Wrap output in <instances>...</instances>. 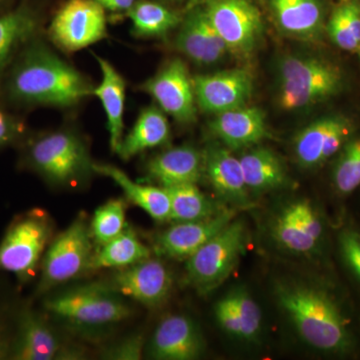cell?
<instances>
[{"label":"cell","mask_w":360,"mask_h":360,"mask_svg":"<svg viewBox=\"0 0 360 360\" xmlns=\"http://www.w3.org/2000/svg\"><path fill=\"white\" fill-rule=\"evenodd\" d=\"M276 297L298 336L319 352L345 354L354 347L350 322L328 291L298 281L279 283Z\"/></svg>","instance_id":"6da1fadb"},{"label":"cell","mask_w":360,"mask_h":360,"mask_svg":"<svg viewBox=\"0 0 360 360\" xmlns=\"http://www.w3.org/2000/svg\"><path fill=\"white\" fill-rule=\"evenodd\" d=\"M94 87L77 70L41 44H33L21 54L8 80L11 97L21 103L71 108Z\"/></svg>","instance_id":"7a4b0ae2"},{"label":"cell","mask_w":360,"mask_h":360,"mask_svg":"<svg viewBox=\"0 0 360 360\" xmlns=\"http://www.w3.org/2000/svg\"><path fill=\"white\" fill-rule=\"evenodd\" d=\"M345 77L333 61L288 54L276 66V101L286 111H300L328 101L342 91Z\"/></svg>","instance_id":"3957f363"},{"label":"cell","mask_w":360,"mask_h":360,"mask_svg":"<svg viewBox=\"0 0 360 360\" xmlns=\"http://www.w3.org/2000/svg\"><path fill=\"white\" fill-rule=\"evenodd\" d=\"M44 309L59 321L77 328H99L129 319L131 307L108 284L75 286L51 296Z\"/></svg>","instance_id":"277c9868"},{"label":"cell","mask_w":360,"mask_h":360,"mask_svg":"<svg viewBox=\"0 0 360 360\" xmlns=\"http://www.w3.org/2000/svg\"><path fill=\"white\" fill-rule=\"evenodd\" d=\"M30 167L56 186H71L94 172V161L84 139L70 130L40 135L30 143Z\"/></svg>","instance_id":"5b68a950"},{"label":"cell","mask_w":360,"mask_h":360,"mask_svg":"<svg viewBox=\"0 0 360 360\" xmlns=\"http://www.w3.org/2000/svg\"><path fill=\"white\" fill-rule=\"evenodd\" d=\"M248 243L245 224L240 220L231 221L187 258V283L200 295H206L219 288L238 266Z\"/></svg>","instance_id":"8992f818"},{"label":"cell","mask_w":360,"mask_h":360,"mask_svg":"<svg viewBox=\"0 0 360 360\" xmlns=\"http://www.w3.org/2000/svg\"><path fill=\"white\" fill-rule=\"evenodd\" d=\"M94 245L89 224L79 215L45 250L37 295H45L90 270Z\"/></svg>","instance_id":"52a82bcc"},{"label":"cell","mask_w":360,"mask_h":360,"mask_svg":"<svg viewBox=\"0 0 360 360\" xmlns=\"http://www.w3.org/2000/svg\"><path fill=\"white\" fill-rule=\"evenodd\" d=\"M53 225L47 213L37 210L11 224L0 243V270L26 281L37 271L51 241Z\"/></svg>","instance_id":"ba28073f"},{"label":"cell","mask_w":360,"mask_h":360,"mask_svg":"<svg viewBox=\"0 0 360 360\" xmlns=\"http://www.w3.org/2000/svg\"><path fill=\"white\" fill-rule=\"evenodd\" d=\"M208 20L224 40L229 52L248 56L264 34L262 13L250 0H210Z\"/></svg>","instance_id":"9c48e42d"},{"label":"cell","mask_w":360,"mask_h":360,"mask_svg":"<svg viewBox=\"0 0 360 360\" xmlns=\"http://www.w3.org/2000/svg\"><path fill=\"white\" fill-rule=\"evenodd\" d=\"M49 34L63 51H82L108 35L105 11L94 0H68L52 18Z\"/></svg>","instance_id":"30bf717a"},{"label":"cell","mask_w":360,"mask_h":360,"mask_svg":"<svg viewBox=\"0 0 360 360\" xmlns=\"http://www.w3.org/2000/svg\"><path fill=\"white\" fill-rule=\"evenodd\" d=\"M270 231L281 250L296 255H309L321 246L324 226L315 206L302 198L286 203L276 212Z\"/></svg>","instance_id":"8fae6325"},{"label":"cell","mask_w":360,"mask_h":360,"mask_svg":"<svg viewBox=\"0 0 360 360\" xmlns=\"http://www.w3.org/2000/svg\"><path fill=\"white\" fill-rule=\"evenodd\" d=\"M141 89L153 97L161 110L180 124H191L196 120L193 78L181 59L167 61Z\"/></svg>","instance_id":"7c38bea8"},{"label":"cell","mask_w":360,"mask_h":360,"mask_svg":"<svg viewBox=\"0 0 360 360\" xmlns=\"http://www.w3.org/2000/svg\"><path fill=\"white\" fill-rule=\"evenodd\" d=\"M354 125L342 115L317 118L295 137V153L297 162L304 168L321 167L338 155L354 136Z\"/></svg>","instance_id":"4fadbf2b"},{"label":"cell","mask_w":360,"mask_h":360,"mask_svg":"<svg viewBox=\"0 0 360 360\" xmlns=\"http://www.w3.org/2000/svg\"><path fill=\"white\" fill-rule=\"evenodd\" d=\"M196 105L215 115L248 105L252 96L253 77L245 70L217 71L193 77Z\"/></svg>","instance_id":"5bb4252c"},{"label":"cell","mask_w":360,"mask_h":360,"mask_svg":"<svg viewBox=\"0 0 360 360\" xmlns=\"http://www.w3.org/2000/svg\"><path fill=\"white\" fill-rule=\"evenodd\" d=\"M110 285L123 297L155 309L167 302L172 290V277L162 262L150 257L120 269Z\"/></svg>","instance_id":"9a60e30c"},{"label":"cell","mask_w":360,"mask_h":360,"mask_svg":"<svg viewBox=\"0 0 360 360\" xmlns=\"http://www.w3.org/2000/svg\"><path fill=\"white\" fill-rule=\"evenodd\" d=\"M205 341L193 319L182 314L163 319L146 345L149 359L158 360H193L200 359Z\"/></svg>","instance_id":"2e32d148"},{"label":"cell","mask_w":360,"mask_h":360,"mask_svg":"<svg viewBox=\"0 0 360 360\" xmlns=\"http://www.w3.org/2000/svg\"><path fill=\"white\" fill-rule=\"evenodd\" d=\"M233 217V210H224L208 219L175 222L156 238L155 250L158 255L186 260L231 224Z\"/></svg>","instance_id":"e0dca14e"},{"label":"cell","mask_w":360,"mask_h":360,"mask_svg":"<svg viewBox=\"0 0 360 360\" xmlns=\"http://www.w3.org/2000/svg\"><path fill=\"white\" fill-rule=\"evenodd\" d=\"M174 44L177 51L198 65H217L229 53L205 8H193L181 20Z\"/></svg>","instance_id":"ac0fdd59"},{"label":"cell","mask_w":360,"mask_h":360,"mask_svg":"<svg viewBox=\"0 0 360 360\" xmlns=\"http://www.w3.org/2000/svg\"><path fill=\"white\" fill-rule=\"evenodd\" d=\"M210 129L231 150L252 148L269 135L266 116L257 106L219 113L210 120Z\"/></svg>","instance_id":"d6986e66"},{"label":"cell","mask_w":360,"mask_h":360,"mask_svg":"<svg viewBox=\"0 0 360 360\" xmlns=\"http://www.w3.org/2000/svg\"><path fill=\"white\" fill-rule=\"evenodd\" d=\"M205 174L220 198L236 206L250 205L239 158L226 146H212L203 153Z\"/></svg>","instance_id":"ffe728a7"},{"label":"cell","mask_w":360,"mask_h":360,"mask_svg":"<svg viewBox=\"0 0 360 360\" xmlns=\"http://www.w3.org/2000/svg\"><path fill=\"white\" fill-rule=\"evenodd\" d=\"M277 27L288 37L314 40L321 37L326 22L322 0H269Z\"/></svg>","instance_id":"44dd1931"},{"label":"cell","mask_w":360,"mask_h":360,"mask_svg":"<svg viewBox=\"0 0 360 360\" xmlns=\"http://www.w3.org/2000/svg\"><path fill=\"white\" fill-rule=\"evenodd\" d=\"M146 174L161 187L198 184L205 174L203 153L189 146L167 149L149 160Z\"/></svg>","instance_id":"7402d4cb"},{"label":"cell","mask_w":360,"mask_h":360,"mask_svg":"<svg viewBox=\"0 0 360 360\" xmlns=\"http://www.w3.org/2000/svg\"><path fill=\"white\" fill-rule=\"evenodd\" d=\"M101 71V80L92 89V96H96L103 105L106 115L110 144L112 153H118L123 139L124 129L125 97L127 82L122 75L115 70L110 61L101 56H94Z\"/></svg>","instance_id":"603a6c76"},{"label":"cell","mask_w":360,"mask_h":360,"mask_svg":"<svg viewBox=\"0 0 360 360\" xmlns=\"http://www.w3.org/2000/svg\"><path fill=\"white\" fill-rule=\"evenodd\" d=\"M63 347L47 322L32 311L21 315L20 328L13 348L18 360L59 359Z\"/></svg>","instance_id":"cb8c5ba5"},{"label":"cell","mask_w":360,"mask_h":360,"mask_svg":"<svg viewBox=\"0 0 360 360\" xmlns=\"http://www.w3.org/2000/svg\"><path fill=\"white\" fill-rule=\"evenodd\" d=\"M92 169L94 174L113 180L122 189L127 200L143 210L155 221L170 219L169 195L165 187L137 184L120 168L105 163L94 162Z\"/></svg>","instance_id":"d4e9b609"},{"label":"cell","mask_w":360,"mask_h":360,"mask_svg":"<svg viewBox=\"0 0 360 360\" xmlns=\"http://www.w3.org/2000/svg\"><path fill=\"white\" fill-rule=\"evenodd\" d=\"M170 127L167 116L160 108L148 106L139 113L129 134L123 137L117 155L129 160L148 149L167 143Z\"/></svg>","instance_id":"484cf974"},{"label":"cell","mask_w":360,"mask_h":360,"mask_svg":"<svg viewBox=\"0 0 360 360\" xmlns=\"http://www.w3.org/2000/svg\"><path fill=\"white\" fill-rule=\"evenodd\" d=\"M239 161L246 186L252 193H267L285 184V167L281 158L269 148H251Z\"/></svg>","instance_id":"4316f807"},{"label":"cell","mask_w":360,"mask_h":360,"mask_svg":"<svg viewBox=\"0 0 360 360\" xmlns=\"http://www.w3.org/2000/svg\"><path fill=\"white\" fill-rule=\"evenodd\" d=\"M37 18L32 9L20 6L0 15V80L16 51L37 32Z\"/></svg>","instance_id":"83f0119b"},{"label":"cell","mask_w":360,"mask_h":360,"mask_svg":"<svg viewBox=\"0 0 360 360\" xmlns=\"http://www.w3.org/2000/svg\"><path fill=\"white\" fill-rule=\"evenodd\" d=\"M150 257L151 250L127 226L120 236L99 246V250L92 257L90 270L125 269Z\"/></svg>","instance_id":"f1b7e54d"},{"label":"cell","mask_w":360,"mask_h":360,"mask_svg":"<svg viewBox=\"0 0 360 360\" xmlns=\"http://www.w3.org/2000/svg\"><path fill=\"white\" fill-rule=\"evenodd\" d=\"M127 15L135 34L141 37H165L181 22L179 13L150 0H137Z\"/></svg>","instance_id":"f546056e"},{"label":"cell","mask_w":360,"mask_h":360,"mask_svg":"<svg viewBox=\"0 0 360 360\" xmlns=\"http://www.w3.org/2000/svg\"><path fill=\"white\" fill-rule=\"evenodd\" d=\"M167 189L170 200V219L175 222L195 221L219 213L212 201L196 184H180Z\"/></svg>","instance_id":"4dcf8cb0"},{"label":"cell","mask_w":360,"mask_h":360,"mask_svg":"<svg viewBox=\"0 0 360 360\" xmlns=\"http://www.w3.org/2000/svg\"><path fill=\"white\" fill-rule=\"evenodd\" d=\"M127 226V203L122 198L99 206L89 224L92 239L99 246L120 236Z\"/></svg>","instance_id":"1f68e13d"},{"label":"cell","mask_w":360,"mask_h":360,"mask_svg":"<svg viewBox=\"0 0 360 360\" xmlns=\"http://www.w3.org/2000/svg\"><path fill=\"white\" fill-rule=\"evenodd\" d=\"M338 155L333 172V186L338 193L347 195L360 186V135H354Z\"/></svg>","instance_id":"d6a6232c"},{"label":"cell","mask_w":360,"mask_h":360,"mask_svg":"<svg viewBox=\"0 0 360 360\" xmlns=\"http://www.w3.org/2000/svg\"><path fill=\"white\" fill-rule=\"evenodd\" d=\"M234 305L239 324H240V340H253L259 335L262 326V310L250 293L243 290L233 291Z\"/></svg>","instance_id":"836d02e7"},{"label":"cell","mask_w":360,"mask_h":360,"mask_svg":"<svg viewBox=\"0 0 360 360\" xmlns=\"http://www.w3.org/2000/svg\"><path fill=\"white\" fill-rule=\"evenodd\" d=\"M329 37L333 44L343 51L360 56V44L355 39L354 30L347 20L343 4L336 7L326 25Z\"/></svg>","instance_id":"e575fe53"},{"label":"cell","mask_w":360,"mask_h":360,"mask_svg":"<svg viewBox=\"0 0 360 360\" xmlns=\"http://www.w3.org/2000/svg\"><path fill=\"white\" fill-rule=\"evenodd\" d=\"M338 243L345 264L360 283V232L354 229H343Z\"/></svg>","instance_id":"d590c367"},{"label":"cell","mask_w":360,"mask_h":360,"mask_svg":"<svg viewBox=\"0 0 360 360\" xmlns=\"http://www.w3.org/2000/svg\"><path fill=\"white\" fill-rule=\"evenodd\" d=\"M143 338L141 335H132L106 348L101 357L112 360H139L143 356Z\"/></svg>","instance_id":"8d00e7d4"},{"label":"cell","mask_w":360,"mask_h":360,"mask_svg":"<svg viewBox=\"0 0 360 360\" xmlns=\"http://www.w3.org/2000/svg\"><path fill=\"white\" fill-rule=\"evenodd\" d=\"M214 311L220 328L229 335L240 340V324H239L232 293H229L217 303Z\"/></svg>","instance_id":"74e56055"},{"label":"cell","mask_w":360,"mask_h":360,"mask_svg":"<svg viewBox=\"0 0 360 360\" xmlns=\"http://www.w3.org/2000/svg\"><path fill=\"white\" fill-rule=\"evenodd\" d=\"M20 132V123L13 116L0 110V146L13 141Z\"/></svg>","instance_id":"f35d334b"},{"label":"cell","mask_w":360,"mask_h":360,"mask_svg":"<svg viewBox=\"0 0 360 360\" xmlns=\"http://www.w3.org/2000/svg\"><path fill=\"white\" fill-rule=\"evenodd\" d=\"M94 1H96L105 11L127 13L137 0H94Z\"/></svg>","instance_id":"ab89813d"},{"label":"cell","mask_w":360,"mask_h":360,"mask_svg":"<svg viewBox=\"0 0 360 360\" xmlns=\"http://www.w3.org/2000/svg\"><path fill=\"white\" fill-rule=\"evenodd\" d=\"M7 354V347L6 340H4V331L0 326V359H4Z\"/></svg>","instance_id":"60d3db41"},{"label":"cell","mask_w":360,"mask_h":360,"mask_svg":"<svg viewBox=\"0 0 360 360\" xmlns=\"http://www.w3.org/2000/svg\"><path fill=\"white\" fill-rule=\"evenodd\" d=\"M348 0H340V4H343V2H347Z\"/></svg>","instance_id":"b9f144b4"},{"label":"cell","mask_w":360,"mask_h":360,"mask_svg":"<svg viewBox=\"0 0 360 360\" xmlns=\"http://www.w3.org/2000/svg\"><path fill=\"white\" fill-rule=\"evenodd\" d=\"M2 0H0V4H1Z\"/></svg>","instance_id":"7bdbcfd3"},{"label":"cell","mask_w":360,"mask_h":360,"mask_svg":"<svg viewBox=\"0 0 360 360\" xmlns=\"http://www.w3.org/2000/svg\"><path fill=\"white\" fill-rule=\"evenodd\" d=\"M359 6H360V4H359Z\"/></svg>","instance_id":"ee69618b"}]
</instances>
